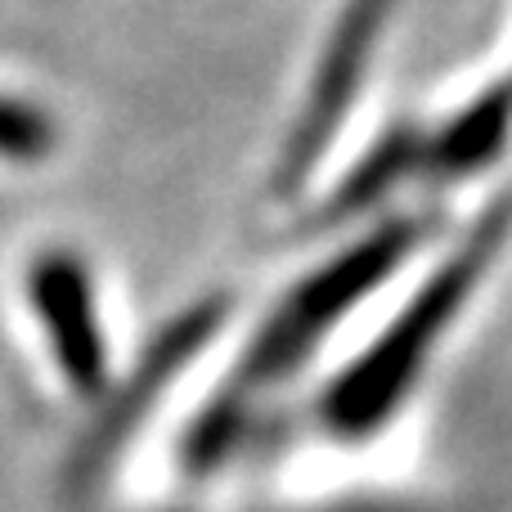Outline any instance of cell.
<instances>
[{"label":"cell","mask_w":512,"mask_h":512,"mask_svg":"<svg viewBox=\"0 0 512 512\" xmlns=\"http://www.w3.org/2000/svg\"><path fill=\"white\" fill-rule=\"evenodd\" d=\"M508 225H512V203L504 198V203L490 207V216L472 230V239L463 243V252L454 256V261L445 265V270L436 274L423 292H418V301L409 306V315L400 319L387 337H382L378 351H373L369 360L351 373V378H346L342 396H337V414H342V423L369 427L373 418H378L382 409L400 396V391H405L409 373H414L418 360L427 355L432 337L450 324L454 310L463 306V297L477 288L481 270H486L490 256H495L499 243H504Z\"/></svg>","instance_id":"obj_1"},{"label":"cell","mask_w":512,"mask_h":512,"mask_svg":"<svg viewBox=\"0 0 512 512\" xmlns=\"http://www.w3.org/2000/svg\"><path fill=\"white\" fill-rule=\"evenodd\" d=\"M508 131H512V86H495L450 122V131L441 135V149H436V162L445 167V176H468V171L486 167L504 149Z\"/></svg>","instance_id":"obj_2"}]
</instances>
